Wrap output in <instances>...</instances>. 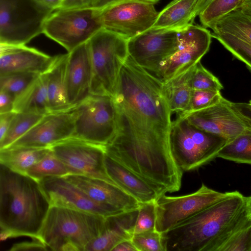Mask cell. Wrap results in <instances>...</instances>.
<instances>
[{"mask_svg":"<svg viewBox=\"0 0 251 251\" xmlns=\"http://www.w3.org/2000/svg\"><path fill=\"white\" fill-rule=\"evenodd\" d=\"M162 83L128 55L112 97L116 132L105 146L107 156L158 186L171 182L181 172L171 149L172 112Z\"/></svg>","mask_w":251,"mask_h":251,"instance_id":"6da1fadb","label":"cell"},{"mask_svg":"<svg viewBox=\"0 0 251 251\" xmlns=\"http://www.w3.org/2000/svg\"><path fill=\"white\" fill-rule=\"evenodd\" d=\"M247 197L237 191L161 233L165 251H219L251 222Z\"/></svg>","mask_w":251,"mask_h":251,"instance_id":"7a4b0ae2","label":"cell"},{"mask_svg":"<svg viewBox=\"0 0 251 251\" xmlns=\"http://www.w3.org/2000/svg\"><path fill=\"white\" fill-rule=\"evenodd\" d=\"M50 207L39 181L0 164V239L38 237Z\"/></svg>","mask_w":251,"mask_h":251,"instance_id":"3957f363","label":"cell"},{"mask_svg":"<svg viewBox=\"0 0 251 251\" xmlns=\"http://www.w3.org/2000/svg\"><path fill=\"white\" fill-rule=\"evenodd\" d=\"M106 217L63 207L50 206L38 239L54 251H85L102 232Z\"/></svg>","mask_w":251,"mask_h":251,"instance_id":"277c9868","label":"cell"},{"mask_svg":"<svg viewBox=\"0 0 251 251\" xmlns=\"http://www.w3.org/2000/svg\"><path fill=\"white\" fill-rule=\"evenodd\" d=\"M128 40L103 28L88 41L93 70L90 94L113 96L120 70L129 55Z\"/></svg>","mask_w":251,"mask_h":251,"instance_id":"5b68a950","label":"cell"},{"mask_svg":"<svg viewBox=\"0 0 251 251\" xmlns=\"http://www.w3.org/2000/svg\"><path fill=\"white\" fill-rule=\"evenodd\" d=\"M227 142L225 138L193 125L181 115L172 122L171 149L183 172L195 170L209 163Z\"/></svg>","mask_w":251,"mask_h":251,"instance_id":"8992f818","label":"cell"},{"mask_svg":"<svg viewBox=\"0 0 251 251\" xmlns=\"http://www.w3.org/2000/svg\"><path fill=\"white\" fill-rule=\"evenodd\" d=\"M53 11L38 0H0V44L25 45L43 33Z\"/></svg>","mask_w":251,"mask_h":251,"instance_id":"52a82bcc","label":"cell"},{"mask_svg":"<svg viewBox=\"0 0 251 251\" xmlns=\"http://www.w3.org/2000/svg\"><path fill=\"white\" fill-rule=\"evenodd\" d=\"M103 28L100 8H62L47 20L43 33L70 52Z\"/></svg>","mask_w":251,"mask_h":251,"instance_id":"ba28073f","label":"cell"},{"mask_svg":"<svg viewBox=\"0 0 251 251\" xmlns=\"http://www.w3.org/2000/svg\"><path fill=\"white\" fill-rule=\"evenodd\" d=\"M74 109L76 116L73 137L107 145L116 130V109L112 97L90 94Z\"/></svg>","mask_w":251,"mask_h":251,"instance_id":"9c48e42d","label":"cell"},{"mask_svg":"<svg viewBox=\"0 0 251 251\" xmlns=\"http://www.w3.org/2000/svg\"><path fill=\"white\" fill-rule=\"evenodd\" d=\"M231 193L214 190L202 183L198 190L188 195L171 197L163 194L156 201L155 230L164 232Z\"/></svg>","mask_w":251,"mask_h":251,"instance_id":"30bf717a","label":"cell"},{"mask_svg":"<svg viewBox=\"0 0 251 251\" xmlns=\"http://www.w3.org/2000/svg\"><path fill=\"white\" fill-rule=\"evenodd\" d=\"M159 0H115L100 8L104 28L129 39L150 28L158 12Z\"/></svg>","mask_w":251,"mask_h":251,"instance_id":"8fae6325","label":"cell"},{"mask_svg":"<svg viewBox=\"0 0 251 251\" xmlns=\"http://www.w3.org/2000/svg\"><path fill=\"white\" fill-rule=\"evenodd\" d=\"M50 148L69 174L95 177L116 184L106 171L105 146L71 137Z\"/></svg>","mask_w":251,"mask_h":251,"instance_id":"7c38bea8","label":"cell"},{"mask_svg":"<svg viewBox=\"0 0 251 251\" xmlns=\"http://www.w3.org/2000/svg\"><path fill=\"white\" fill-rule=\"evenodd\" d=\"M177 31L179 44L177 49L161 63L155 74L162 82L196 64L210 48L212 34L205 27L192 24Z\"/></svg>","mask_w":251,"mask_h":251,"instance_id":"4fadbf2b","label":"cell"},{"mask_svg":"<svg viewBox=\"0 0 251 251\" xmlns=\"http://www.w3.org/2000/svg\"><path fill=\"white\" fill-rule=\"evenodd\" d=\"M179 44L177 30L149 28L129 39V55L139 66L154 74Z\"/></svg>","mask_w":251,"mask_h":251,"instance_id":"5bb4252c","label":"cell"},{"mask_svg":"<svg viewBox=\"0 0 251 251\" xmlns=\"http://www.w3.org/2000/svg\"><path fill=\"white\" fill-rule=\"evenodd\" d=\"M196 127L232 140L251 129L250 124L224 97L217 103L207 108L189 113H178Z\"/></svg>","mask_w":251,"mask_h":251,"instance_id":"9a60e30c","label":"cell"},{"mask_svg":"<svg viewBox=\"0 0 251 251\" xmlns=\"http://www.w3.org/2000/svg\"><path fill=\"white\" fill-rule=\"evenodd\" d=\"M39 182L50 206L83 211L104 217L126 211L94 201L64 177H48Z\"/></svg>","mask_w":251,"mask_h":251,"instance_id":"2e32d148","label":"cell"},{"mask_svg":"<svg viewBox=\"0 0 251 251\" xmlns=\"http://www.w3.org/2000/svg\"><path fill=\"white\" fill-rule=\"evenodd\" d=\"M74 107L69 110L45 114L28 132L9 147L50 148L73 137L76 116Z\"/></svg>","mask_w":251,"mask_h":251,"instance_id":"e0dca14e","label":"cell"},{"mask_svg":"<svg viewBox=\"0 0 251 251\" xmlns=\"http://www.w3.org/2000/svg\"><path fill=\"white\" fill-rule=\"evenodd\" d=\"M68 53L66 90L69 103L74 107L90 94L93 70L88 41Z\"/></svg>","mask_w":251,"mask_h":251,"instance_id":"ac0fdd59","label":"cell"},{"mask_svg":"<svg viewBox=\"0 0 251 251\" xmlns=\"http://www.w3.org/2000/svg\"><path fill=\"white\" fill-rule=\"evenodd\" d=\"M54 57L26 45L0 44V76L18 73L43 74L50 66Z\"/></svg>","mask_w":251,"mask_h":251,"instance_id":"d6986e66","label":"cell"},{"mask_svg":"<svg viewBox=\"0 0 251 251\" xmlns=\"http://www.w3.org/2000/svg\"><path fill=\"white\" fill-rule=\"evenodd\" d=\"M64 177L97 202L123 210L139 207L140 202L116 184L84 175L68 174Z\"/></svg>","mask_w":251,"mask_h":251,"instance_id":"ffe728a7","label":"cell"},{"mask_svg":"<svg viewBox=\"0 0 251 251\" xmlns=\"http://www.w3.org/2000/svg\"><path fill=\"white\" fill-rule=\"evenodd\" d=\"M138 212L139 208L106 217L102 232L89 244L85 251H112L118 243L131 239Z\"/></svg>","mask_w":251,"mask_h":251,"instance_id":"44dd1931","label":"cell"},{"mask_svg":"<svg viewBox=\"0 0 251 251\" xmlns=\"http://www.w3.org/2000/svg\"><path fill=\"white\" fill-rule=\"evenodd\" d=\"M105 164L107 173L114 183L140 203L156 201L165 194L106 154Z\"/></svg>","mask_w":251,"mask_h":251,"instance_id":"7402d4cb","label":"cell"},{"mask_svg":"<svg viewBox=\"0 0 251 251\" xmlns=\"http://www.w3.org/2000/svg\"><path fill=\"white\" fill-rule=\"evenodd\" d=\"M68 53L55 56L49 68L44 73L50 112L72 108L69 103L66 85V68Z\"/></svg>","mask_w":251,"mask_h":251,"instance_id":"603a6c76","label":"cell"},{"mask_svg":"<svg viewBox=\"0 0 251 251\" xmlns=\"http://www.w3.org/2000/svg\"><path fill=\"white\" fill-rule=\"evenodd\" d=\"M199 0H173L158 12L151 27L153 29L178 30L193 24Z\"/></svg>","mask_w":251,"mask_h":251,"instance_id":"cb8c5ba5","label":"cell"},{"mask_svg":"<svg viewBox=\"0 0 251 251\" xmlns=\"http://www.w3.org/2000/svg\"><path fill=\"white\" fill-rule=\"evenodd\" d=\"M195 65L162 83V93L172 112H185L188 107Z\"/></svg>","mask_w":251,"mask_h":251,"instance_id":"d4e9b609","label":"cell"},{"mask_svg":"<svg viewBox=\"0 0 251 251\" xmlns=\"http://www.w3.org/2000/svg\"><path fill=\"white\" fill-rule=\"evenodd\" d=\"M13 111L45 115L50 112L45 75L40 74L14 101Z\"/></svg>","mask_w":251,"mask_h":251,"instance_id":"484cf974","label":"cell"},{"mask_svg":"<svg viewBox=\"0 0 251 251\" xmlns=\"http://www.w3.org/2000/svg\"><path fill=\"white\" fill-rule=\"evenodd\" d=\"M50 150V148L9 147L0 150V164L23 174Z\"/></svg>","mask_w":251,"mask_h":251,"instance_id":"4316f807","label":"cell"},{"mask_svg":"<svg viewBox=\"0 0 251 251\" xmlns=\"http://www.w3.org/2000/svg\"><path fill=\"white\" fill-rule=\"evenodd\" d=\"M214 33L232 34L251 43V16L238 8L211 24Z\"/></svg>","mask_w":251,"mask_h":251,"instance_id":"83f0119b","label":"cell"},{"mask_svg":"<svg viewBox=\"0 0 251 251\" xmlns=\"http://www.w3.org/2000/svg\"><path fill=\"white\" fill-rule=\"evenodd\" d=\"M217 157L251 165V129L227 142L218 152Z\"/></svg>","mask_w":251,"mask_h":251,"instance_id":"f1b7e54d","label":"cell"},{"mask_svg":"<svg viewBox=\"0 0 251 251\" xmlns=\"http://www.w3.org/2000/svg\"><path fill=\"white\" fill-rule=\"evenodd\" d=\"M26 174L40 181L48 177H64L69 173L50 148L49 151L34 164Z\"/></svg>","mask_w":251,"mask_h":251,"instance_id":"f546056e","label":"cell"},{"mask_svg":"<svg viewBox=\"0 0 251 251\" xmlns=\"http://www.w3.org/2000/svg\"><path fill=\"white\" fill-rule=\"evenodd\" d=\"M44 115L16 112L5 136L0 140V150L11 146L28 132Z\"/></svg>","mask_w":251,"mask_h":251,"instance_id":"4dcf8cb0","label":"cell"},{"mask_svg":"<svg viewBox=\"0 0 251 251\" xmlns=\"http://www.w3.org/2000/svg\"><path fill=\"white\" fill-rule=\"evenodd\" d=\"M235 58L244 62L251 71V43L228 33H211Z\"/></svg>","mask_w":251,"mask_h":251,"instance_id":"1f68e13d","label":"cell"},{"mask_svg":"<svg viewBox=\"0 0 251 251\" xmlns=\"http://www.w3.org/2000/svg\"><path fill=\"white\" fill-rule=\"evenodd\" d=\"M242 0H212L199 15L205 28L219 19L239 8Z\"/></svg>","mask_w":251,"mask_h":251,"instance_id":"d6a6232c","label":"cell"},{"mask_svg":"<svg viewBox=\"0 0 251 251\" xmlns=\"http://www.w3.org/2000/svg\"><path fill=\"white\" fill-rule=\"evenodd\" d=\"M33 73H18L0 76V90L15 99L21 95L40 75Z\"/></svg>","mask_w":251,"mask_h":251,"instance_id":"836d02e7","label":"cell"},{"mask_svg":"<svg viewBox=\"0 0 251 251\" xmlns=\"http://www.w3.org/2000/svg\"><path fill=\"white\" fill-rule=\"evenodd\" d=\"M194 90L221 91L224 87L219 79L198 62L194 66L192 78Z\"/></svg>","mask_w":251,"mask_h":251,"instance_id":"e575fe53","label":"cell"},{"mask_svg":"<svg viewBox=\"0 0 251 251\" xmlns=\"http://www.w3.org/2000/svg\"><path fill=\"white\" fill-rule=\"evenodd\" d=\"M156 220V201L140 203L134 234L155 230Z\"/></svg>","mask_w":251,"mask_h":251,"instance_id":"d590c367","label":"cell"},{"mask_svg":"<svg viewBox=\"0 0 251 251\" xmlns=\"http://www.w3.org/2000/svg\"><path fill=\"white\" fill-rule=\"evenodd\" d=\"M221 91L193 89L188 107L185 112L200 110L219 102L223 98Z\"/></svg>","mask_w":251,"mask_h":251,"instance_id":"8d00e7d4","label":"cell"},{"mask_svg":"<svg viewBox=\"0 0 251 251\" xmlns=\"http://www.w3.org/2000/svg\"><path fill=\"white\" fill-rule=\"evenodd\" d=\"M131 241L138 251H165L161 233L156 230L134 234Z\"/></svg>","mask_w":251,"mask_h":251,"instance_id":"74e56055","label":"cell"},{"mask_svg":"<svg viewBox=\"0 0 251 251\" xmlns=\"http://www.w3.org/2000/svg\"><path fill=\"white\" fill-rule=\"evenodd\" d=\"M219 251H251V222L235 232Z\"/></svg>","mask_w":251,"mask_h":251,"instance_id":"f35d334b","label":"cell"},{"mask_svg":"<svg viewBox=\"0 0 251 251\" xmlns=\"http://www.w3.org/2000/svg\"><path fill=\"white\" fill-rule=\"evenodd\" d=\"M114 0H65L59 9L72 8L100 9L104 7Z\"/></svg>","mask_w":251,"mask_h":251,"instance_id":"ab89813d","label":"cell"},{"mask_svg":"<svg viewBox=\"0 0 251 251\" xmlns=\"http://www.w3.org/2000/svg\"><path fill=\"white\" fill-rule=\"evenodd\" d=\"M48 250L47 247L38 239H33L32 241L14 244L10 251Z\"/></svg>","mask_w":251,"mask_h":251,"instance_id":"60d3db41","label":"cell"},{"mask_svg":"<svg viewBox=\"0 0 251 251\" xmlns=\"http://www.w3.org/2000/svg\"><path fill=\"white\" fill-rule=\"evenodd\" d=\"M15 98L8 92L0 90V113L13 111Z\"/></svg>","mask_w":251,"mask_h":251,"instance_id":"b9f144b4","label":"cell"},{"mask_svg":"<svg viewBox=\"0 0 251 251\" xmlns=\"http://www.w3.org/2000/svg\"><path fill=\"white\" fill-rule=\"evenodd\" d=\"M16 112L0 113V140L5 136Z\"/></svg>","mask_w":251,"mask_h":251,"instance_id":"7bdbcfd3","label":"cell"},{"mask_svg":"<svg viewBox=\"0 0 251 251\" xmlns=\"http://www.w3.org/2000/svg\"><path fill=\"white\" fill-rule=\"evenodd\" d=\"M232 105L251 126V104L246 102H232Z\"/></svg>","mask_w":251,"mask_h":251,"instance_id":"ee69618b","label":"cell"},{"mask_svg":"<svg viewBox=\"0 0 251 251\" xmlns=\"http://www.w3.org/2000/svg\"><path fill=\"white\" fill-rule=\"evenodd\" d=\"M112 251H138L131 239L126 240L116 245Z\"/></svg>","mask_w":251,"mask_h":251,"instance_id":"f6af8a7d","label":"cell"},{"mask_svg":"<svg viewBox=\"0 0 251 251\" xmlns=\"http://www.w3.org/2000/svg\"><path fill=\"white\" fill-rule=\"evenodd\" d=\"M45 6L54 11L59 9L65 0H38Z\"/></svg>","mask_w":251,"mask_h":251,"instance_id":"bcb514c9","label":"cell"},{"mask_svg":"<svg viewBox=\"0 0 251 251\" xmlns=\"http://www.w3.org/2000/svg\"><path fill=\"white\" fill-rule=\"evenodd\" d=\"M239 8L245 14L251 16V0H242Z\"/></svg>","mask_w":251,"mask_h":251,"instance_id":"7dc6e473","label":"cell"},{"mask_svg":"<svg viewBox=\"0 0 251 251\" xmlns=\"http://www.w3.org/2000/svg\"><path fill=\"white\" fill-rule=\"evenodd\" d=\"M212 0H199L196 8L195 17L199 16L202 10Z\"/></svg>","mask_w":251,"mask_h":251,"instance_id":"c3c4849f","label":"cell"},{"mask_svg":"<svg viewBox=\"0 0 251 251\" xmlns=\"http://www.w3.org/2000/svg\"><path fill=\"white\" fill-rule=\"evenodd\" d=\"M247 207L249 213L251 216V195L247 197Z\"/></svg>","mask_w":251,"mask_h":251,"instance_id":"681fc988","label":"cell"},{"mask_svg":"<svg viewBox=\"0 0 251 251\" xmlns=\"http://www.w3.org/2000/svg\"><path fill=\"white\" fill-rule=\"evenodd\" d=\"M249 103L251 104V100L249 101Z\"/></svg>","mask_w":251,"mask_h":251,"instance_id":"f907efd6","label":"cell"}]
</instances>
